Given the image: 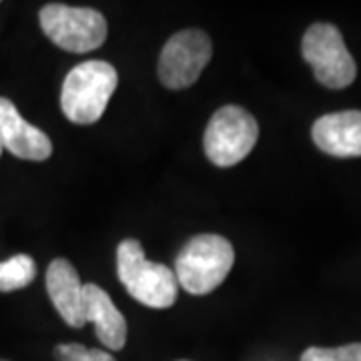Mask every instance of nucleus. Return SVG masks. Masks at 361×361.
Wrapping results in <instances>:
<instances>
[{
  "instance_id": "nucleus-13",
  "label": "nucleus",
  "mask_w": 361,
  "mask_h": 361,
  "mask_svg": "<svg viewBox=\"0 0 361 361\" xmlns=\"http://www.w3.org/2000/svg\"><path fill=\"white\" fill-rule=\"evenodd\" d=\"M301 361H361V343L341 348H310L303 351Z\"/></svg>"
},
{
  "instance_id": "nucleus-9",
  "label": "nucleus",
  "mask_w": 361,
  "mask_h": 361,
  "mask_svg": "<svg viewBox=\"0 0 361 361\" xmlns=\"http://www.w3.org/2000/svg\"><path fill=\"white\" fill-rule=\"evenodd\" d=\"M311 137L317 149L331 157H361V111H339L319 116Z\"/></svg>"
},
{
  "instance_id": "nucleus-1",
  "label": "nucleus",
  "mask_w": 361,
  "mask_h": 361,
  "mask_svg": "<svg viewBox=\"0 0 361 361\" xmlns=\"http://www.w3.org/2000/svg\"><path fill=\"white\" fill-rule=\"evenodd\" d=\"M116 273L133 299L153 310H167L179 293L175 271L145 257L137 239H125L116 247Z\"/></svg>"
},
{
  "instance_id": "nucleus-5",
  "label": "nucleus",
  "mask_w": 361,
  "mask_h": 361,
  "mask_svg": "<svg viewBox=\"0 0 361 361\" xmlns=\"http://www.w3.org/2000/svg\"><path fill=\"white\" fill-rule=\"evenodd\" d=\"M257 139L259 125L255 116L237 104H225L211 116L203 147L213 165L233 167L253 151Z\"/></svg>"
},
{
  "instance_id": "nucleus-15",
  "label": "nucleus",
  "mask_w": 361,
  "mask_h": 361,
  "mask_svg": "<svg viewBox=\"0 0 361 361\" xmlns=\"http://www.w3.org/2000/svg\"><path fill=\"white\" fill-rule=\"evenodd\" d=\"M0 155H2V147H0Z\"/></svg>"
},
{
  "instance_id": "nucleus-11",
  "label": "nucleus",
  "mask_w": 361,
  "mask_h": 361,
  "mask_svg": "<svg viewBox=\"0 0 361 361\" xmlns=\"http://www.w3.org/2000/svg\"><path fill=\"white\" fill-rule=\"evenodd\" d=\"M82 287L77 269L66 259H54L47 269V291L52 305L71 327L87 325L82 311Z\"/></svg>"
},
{
  "instance_id": "nucleus-14",
  "label": "nucleus",
  "mask_w": 361,
  "mask_h": 361,
  "mask_svg": "<svg viewBox=\"0 0 361 361\" xmlns=\"http://www.w3.org/2000/svg\"><path fill=\"white\" fill-rule=\"evenodd\" d=\"M56 361H116L103 349H89L80 343H63L54 349Z\"/></svg>"
},
{
  "instance_id": "nucleus-2",
  "label": "nucleus",
  "mask_w": 361,
  "mask_h": 361,
  "mask_svg": "<svg viewBox=\"0 0 361 361\" xmlns=\"http://www.w3.org/2000/svg\"><path fill=\"white\" fill-rule=\"evenodd\" d=\"M118 85L115 66L104 61H85L77 65L63 82L61 109L75 125H92L106 111Z\"/></svg>"
},
{
  "instance_id": "nucleus-3",
  "label": "nucleus",
  "mask_w": 361,
  "mask_h": 361,
  "mask_svg": "<svg viewBox=\"0 0 361 361\" xmlns=\"http://www.w3.org/2000/svg\"><path fill=\"white\" fill-rule=\"evenodd\" d=\"M233 263L235 251L229 239L213 233L197 235L177 257V283L191 295H207L225 281Z\"/></svg>"
},
{
  "instance_id": "nucleus-6",
  "label": "nucleus",
  "mask_w": 361,
  "mask_h": 361,
  "mask_svg": "<svg viewBox=\"0 0 361 361\" xmlns=\"http://www.w3.org/2000/svg\"><path fill=\"white\" fill-rule=\"evenodd\" d=\"M301 54L313 68L317 82L327 89H345L355 80L357 66L337 26L311 25L301 40Z\"/></svg>"
},
{
  "instance_id": "nucleus-4",
  "label": "nucleus",
  "mask_w": 361,
  "mask_h": 361,
  "mask_svg": "<svg viewBox=\"0 0 361 361\" xmlns=\"http://www.w3.org/2000/svg\"><path fill=\"white\" fill-rule=\"evenodd\" d=\"M42 32L59 49L68 52L97 51L106 39V20L94 8L68 6L61 2L47 4L39 14Z\"/></svg>"
},
{
  "instance_id": "nucleus-10",
  "label": "nucleus",
  "mask_w": 361,
  "mask_h": 361,
  "mask_svg": "<svg viewBox=\"0 0 361 361\" xmlns=\"http://www.w3.org/2000/svg\"><path fill=\"white\" fill-rule=\"evenodd\" d=\"M82 311L87 323H94V331L104 348L121 351L127 343V322L116 310L109 293L99 285L87 283L82 287Z\"/></svg>"
},
{
  "instance_id": "nucleus-12",
  "label": "nucleus",
  "mask_w": 361,
  "mask_h": 361,
  "mask_svg": "<svg viewBox=\"0 0 361 361\" xmlns=\"http://www.w3.org/2000/svg\"><path fill=\"white\" fill-rule=\"evenodd\" d=\"M37 277V265L28 255H14L0 263V291L8 293L30 285Z\"/></svg>"
},
{
  "instance_id": "nucleus-7",
  "label": "nucleus",
  "mask_w": 361,
  "mask_h": 361,
  "mask_svg": "<svg viewBox=\"0 0 361 361\" xmlns=\"http://www.w3.org/2000/svg\"><path fill=\"white\" fill-rule=\"evenodd\" d=\"M213 47L207 32L187 28L173 35L159 56V78L167 89L191 87L211 61Z\"/></svg>"
},
{
  "instance_id": "nucleus-8",
  "label": "nucleus",
  "mask_w": 361,
  "mask_h": 361,
  "mask_svg": "<svg viewBox=\"0 0 361 361\" xmlns=\"http://www.w3.org/2000/svg\"><path fill=\"white\" fill-rule=\"evenodd\" d=\"M0 147L26 161H47L52 153V142L47 133L25 121L4 97H0Z\"/></svg>"
}]
</instances>
